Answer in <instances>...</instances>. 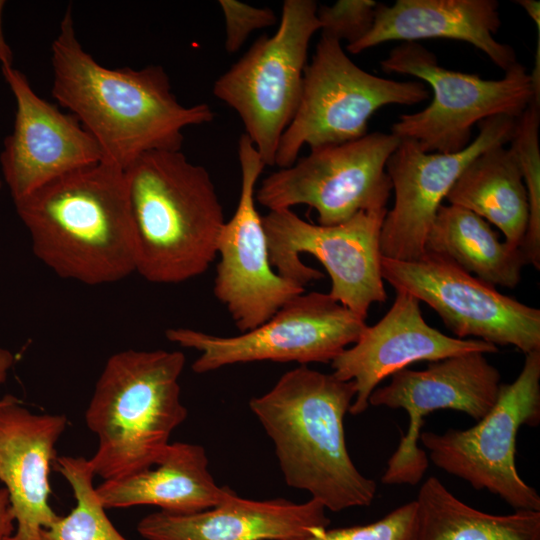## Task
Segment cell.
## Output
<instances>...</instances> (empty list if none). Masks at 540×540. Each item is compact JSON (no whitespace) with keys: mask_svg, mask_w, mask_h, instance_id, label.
<instances>
[{"mask_svg":"<svg viewBox=\"0 0 540 540\" xmlns=\"http://www.w3.org/2000/svg\"><path fill=\"white\" fill-rule=\"evenodd\" d=\"M52 96L121 169L151 151H178L183 130L213 121L206 103L180 104L161 66L108 68L81 46L69 6L52 42Z\"/></svg>","mask_w":540,"mask_h":540,"instance_id":"6da1fadb","label":"cell"},{"mask_svg":"<svg viewBox=\"0 0 540 540\" xmlns=\"http://www.w3.org/2000/svg\"><path fill=\"white\" fill-rule=\"evenodd\" d=\"M14 204L33 254L60 278L96 286L136 272L123 169L102 160L64 174Z\"/></svg>","mask_w":540,"mask_h":540,"instance_id":"7a4b0ae2","label":"cell"},{"mask_svg":"<svg viewBox=\"0 0 540 540\" xmlns=\"http://www.w3.org/2000/svg\"><path fill=\"white\" fill-rule=\"evenodd\" d=\"M355 395L353 381L300 365L249 402L273 441L286 484L333 512L369 506L377 491L346 446L344 418Z\"/></svg>","mask_w":540,"mask_h":540,"instance_id":"3957f363","label":"cell"},{"mask_svg":"<svg viewBox=\"0 0 540 540\" xmlns=\"http://www.w3.org/2000/svg\"><path fill=\"white\" fill-rule=\"evenodd\" d=\"M136 272L177 284L208 270L226 221L207 169L178 151H151L124 170Z\"/></svg>","mask_w":540,"mask_h":540,"instance_id":"277c9868","label":"cell"},{"mask_svg":"<svg viewBox=\"0 0 540 540\" xmlns=\"http://www.w3.org/2000/svg\"><path fill=\"white\" fill-rule=\"evenodd\" d=\"M183 352L119 351L108 358L85 412L98 439L89 459L103 481L124 478L158 464L172 432L187 417L179 378Z\"/></svg>","mask_w":540,"mask_h":540,"instance_id":"5b68a950","label":"cell"},{"mask_svg":"<svg viewBox=\"0 0 540 540\" xmlns=\"http://www.w3.org/2000/svg\"><path fill=\"white\" fill-rule=\"evenodd\" d=\"M386 73L415 76L432 89L430 104L402 114L391 126L399 139L415 141L428 153H454L472 141V128L482 120L505 115L518 118L532 100L540 101L527 68L517 62L497 80L447 69L417 42H402L380 62Z\"/></svg>","mask_w":540,"mask_h":540,"instance_id":"8992f818","label":"cell"},{"mask_svg":"<svg viewBox=\"0 0 540 540\" xmlns=\"http://www.w3.org/2000/svg\"><path fill=\"white\" fill-rule=\"evenodd\" d=\"M317 8L313 0L284 1L276 32L258 38L213 84V95L239 115L266 166H275L299 104L309 44L320 30Z\"/></svg>","mask_w":540,"mask_h":540,"instance_id":"52a82bcc","label":"cell"},{"mask_svg":"<svg viewBox=\"0 0 540 540\" xmlns=\"http://www.w3.org/2000/svg\"><path fill=\"white\" fill-rule=\"evenodd\" d=\"M429 97L425 83L371 74L349 58L339 41L321 35L304 71L298 107L280 138L275 165H292L305 145L314 149L359 139L380 108L414 105Z\"/></svg>","mask_w":540,"mask_h":540,"instance_id":"ba28073f","label":"cell"},{"mask_svg":"<svg viewBox=\"0 0 540 540\" xmlns=\"http://www.w3.org/2000/svg\"><path fill=\"white\" fill-rule=\"evenodd\" d=\"M388 209L359 212L331 226L316 225L291 209L262 216L272 267L303 287L323 274L302 262L300 254L318 259L331 279L329 295L363 319L374 303L387 299L382 277L381 230Z\"/></svg>","mask_w":540,"mask_h":540,"instance_id":"9c48e42d","label":"cell"},{"mask_svg":"<svg viewBox=\"0 0 540 540\" xmlns=\"http://www.w3.org/2000/svg\"><path fill=\"white\" fill-rule=\"evenodd\" d=\"M540 423V350L526 354L522 370L508 384H500L490 411L468 429L443 434L426 431L419 441L435 466L486 489L515 510L540 511V496L516 469V435L522 425Z\"/></svg>","mask_w":540,"mask_h":540,"instance_id":"30bf717a","label":"cell"},{"mask_svg":"<svg viewBox=\"0 0 540 540\" xmlns=\"http://www.w3.org/2000/svg\"><path fill=\"white\" fill-rule=\"evenodd\" d=\"M367 324L329 293L303 292L285 303L270 319L236 336H218L190 328H170L166 338L200 356L192 363L197 374L257 361L331 363L354 344Z\"/></svg>","mask_w":540,"mask_h":540,"instance_id":"8fae6325","label":"cell"},{"mask_svg":"<svg viewBox=\"0 0 540 540\" xmlns=\"http://www.w3.org/2000/svg\"><path fill=\"white\" fill-rule=\"evenodd\" d=\"M400 142L391 132L377 131L310 149L265 177L255 199L269 210L307 205L324 226L343 223L359 212L385 209L392 191L386 164Z\"/></svg>","mask_w":540,"mask_h":540,"instance_id":"7c38bea8","label":"cell"},{"mask_svg":"<svg viewBox=\"0 0 540 540\" xmlns=\"http://www.w3.org/2000/svg\"><path fill=\"white\" fill-rule=\"evenodd\" d=\"M382 277L428 304L459 339L475 337L527 354L540 350V310L500 293L450 260L424 252L414 261L382 257Z\"/></svg>","mask_w":540,"mask_h":540,"instance_id":"4fadbf2b","label":"cell"},{"mask_svg":"<svg viewBox=\"0 0 540 540\" xmlns=\"http://www.w3.org/2000/svg\"><path fill=\"white\" fill-rule=\"evenodd\" d=\"M237 151L239 200L218 237L213 292L241 333L266 322L290 299L305 292V287L272 267L262 216L255 204L256 184L266 165L246 134L240 136Z\"/></svg>","mask_w":540,"mask_h":540,"instance_id":"5bb4252c","label":"cell"},{"mask_svg":"<svg viewBox=\"0 0 540 540\" xmlns=\"http://www.w3.org/2000/svg\"><path fill=\"white\" fill-rule=\"evenodd\" d=\"M500 373L481 352H469L430 362L425 370H399L389 384L376 388L369 405L404 409L407 433L388 460L381 481L387 485L417 484L428 468V458L418 446L425 416L452 409L480 420L493 407Z\"/></svg>","mask_w":540,"mask_h":540,"instance_id":"9a60e30c","label":"cell"},{"mask_svg":"<svg viewBox=\"0 0 540 540\" xmlns=\"http://www.w3.org/2000/svg\"><path fill=\"white\" fill-rule=\"evenodd\" d=\"M515 124L505 115L486 118L469 145L454 153H428L413 140H401L386 164L395 200L382 224L384 258L414 261L424 254L429 229L456 179L479 154L509 143Z\"/></svg>","mask_w":540,"mask_h":540,"instance_id":"2e32d148","label":"cell"},{"mask_svg":"<svg viewBox=\"0 0 540 540\" xmlns=\"http://www.w3.org/2000/svg\"><path fill=\"white\" fill-rule=\"evenodd\" d=\"M1 69L16 101L13 131L0 154L14 202L64 174L103 160L98 143L73 114L38 96L21 71L13 66Z\"/></svg>","mask_w":540,"mask_h":540,"instance_id":"e0dca14e","label":"cell"},{"mask_svg":"<svg viewBox=\"0 0 540 540\" xmlns=\"http://www.w3.org/2000/svg\"><path fill=\"white\" fill-rule=\"evenodd\" d=\"M497 351V346L483 340L459 339L431 327L422 316L420 301L396 291L389 311L374 325H367L358 340L332 360L331 367L335 377L355 383L349 413L359 415L369 407V397L383 379L414 362Z\"/></svg>","mask_w":540,"mask_h":540,"instance_id":"ac0fdd59","label":"cell"},{"mask_svg":"<svg viewBox=\"0 0 540 540\" xmlns=\"http://www.w3.org/2000/svg\"><path fill=\"white\" fill-rule=\"evenodd\" d=\"M64 414L32 413L13 395L0 404V481L9 493L15 530L5 540H42L59 517L49 505L50 465Z\"/></svg>","mask_w":540,"mask_h":540,"instance_id":"d6986e66","label":"cell"},{"mask_svg":"<svg viewBox=\"0 0 540 540\" xmlns=\"http://www.w3.org/2000/svg\"><path fill=\"white\" fill-rule=\"evenodd\" d=\"M325 511L314 499L252 500L229 488L212 508L191 514L158 511L143 517L137 531L146 540H291L328 527Z\"/></svg>","mask_w":540,"mask_h":540,"instance_id":"ffe728a7","label":"cell"},{"mask_svg":"<svg viewBox=\"0 0 540 540\" xmlns=\"http://www.w3.org/2000/svg\"><path fill=\"white\" fill-rule=\"evenodd\" d=\"M500 26L496 0H397L378 3L370 30L346 50L358 54L388 41L452 39L475 46L505 72L518 61L511 45L494 38Z\"/></svg>","mask_w":540,"mask_h":540,"instance_id":"44dd1931","label":"cell"},{"mask_svg":"<svg viewBox=\"0 0 540 540\" xmlns=\"http://www.w3.org/2000/svg\"><path fill=\"white\" fill-rule=\"evenodd\" d=\"M142 472L96 487L106 509L152 505L171 514H191L216 506L229 487L219 486L209 470L203 446L170 443L163 458Z\"/></svg>","mask_w":540,"mask_h":540,"instance_id":"7402d4cb","label":"cell"},{"mask_svg":"<svg viewBox=\"0 0 540 540\" xmlns=\"http://www.w3.org/2000/svg\"><path fill=\"white\" fill-rule=\"evenodd\" d=\"M445 199L492 223L503 233L507 244L520 248L529 207L522 174L510 147L494 146L475 157Z\"/></svg>","mask_w":540,"mask_h":540,"instance_id":"603a6c76","label":"cell"},{"mask_svg":"<svg viewBox=\"0 0 540 540\" xmlns=\"http://www.w3.org/2000/svg\"><path fill=\"white\" fill-rule=\"evenodd\" d=\"M429 252L492 286L514 288L527 265L519 247L502 242L490 224L456 205H441L425 241Z\"/></svg>","mask_w":540,"mask_h":540,"instance_id":"cb8c5ba5","label":"cell"},{"mask_svg":"<svg viewBox=\"0 0 540 540\" xmlns=\"http://www.w3.org/2000/svg\"><path fill=\"white\" fill-rule=\"evenodd\" d=\"M416 540H540V511L493 515L468 506L435 476L417 499Z\"/></svg>","mask_w":540,"mask_h":540,"instance_id":"d4e9b609","label":"cell"},{"mask_svg":"<svg viewBox=\"0 0 540 540\" xmlns=\"http://www.w3.org/2000/svg\"><path fill=\"white\" fill-rule=\"evenodd\" d=\"M54 466L70 484L75 507L42 532V540H128L112 524L102 505L89 459L58 456Z\"/></svg>","mask_w":540,"mask_h":540,"instance_id":"484cf974","label":"cell"},{"mask_svg":"<svg viewBox=\"0 0 540 540\" xmlns=\"http://www.w3.org/2000/svg\"><path fill=\"white\" fill-rule=\"evenodd\" d=\"M540 101L532 100L516 119L510 140L527 192L529 218L520 246L527 264L540 268Z\"/></svg>","mask_w":540,"mask_h":540,"instance_id":"4316f807","label":"cell"},{"mask_svg":"<svg viewBox=\"0 0 540 540\" xmlns=\"http://www.w3.org/2000/svg\"><path fill=\"white\" fill-rule=\"evenodd\" d=\"M417 527L418 510L414 500L367 525L334 529L317 527L291 540H416Z\"/></svg>","mask_w":540,"mask_h":540,"instance_id":"83f0119b","label":"cell"},{"mask_svg":"<svg viewBox=\"0 0 540 540\" xmlns=\"http://www.w3.org/2000/svg\"><path fill=\"white\" fill-rule=\"evenodd\" d=\"M377 4L373 0H339L330 6L318 5L321 35L347 45L357 42L372 27Z\"/></svg>","mask_w":540,"mask_h":540,"instance_id":"f1b7e54d","label":"cell"},{"mask_svg":"<svg viewBox=\"0 0 540 540\" xmlns=\"http://www.w3.org/2000/svg\"><path fill=\"white\" fill-rule=\"evenodd\" d=\"M218 3L225 20L224 46L230 54L237 52L252 32L277 22L270 8L255 7L236 0H219Z\"/></svg>","mask_w":540,"mask_h":540,"instance_id":"f546056e","label":"cell"},{"mask_svg":"<svg viewBox=\"0 0 540 540\" xmlns=\"http://www.w3.org/2000/svg\"><path fill=\"white\" fill-rule=\"evenodd\" d=\"M15 530L14 516L11 510L9 493L7 489H0V540H5Z\"/></svg>","mask_w":540,"mask_h":540,"instance_id":"4dcf8cb0","label":"cell"},{"mask_svg":"<svg viewBox=\"0 0 540 540\" xmlns=\"http://www.w3.org/2000/svg\"><path fill=\"white\" fill-rule=\"evenodd\" d=\"M5 1L0 0V63L1 67L3 66H13V53L8 45L4 32H3V25H2V15H3V9L5 6Z\"/></svg>","mask_w":540,"mask_h":540,"instance_id":"1f68e13d","label":"cell"},{"mask_svg":"<svg viewBox=\"0 0 540 540\" xmlns=\"http://www.w3.org/2000/svg\"><path fill=\"white\" fill-rule=\"evenodd\" d=\"M15 363L14 354L6 348L0 347V384L7 379L8 372ZM1 404V399H0Z\"/></svg>","mask_w":540,"mask_h":540,"instance_id":"d6a6232c","label":"cell"},{"mask_svg":"<svg viewBox=\"0 0 540 540\" xmlns=\"http://www.w3.org/2000/svg\"><path fill=\"white\" fill-rule=\"evenodd\" d=\"M518 3L534 21L537 32H540V2L538 0H517Z\"/></svg>","mask_w":540,"mask_h":540,"instance_id":"836d02e7","label":"cell"},{"mask_svg":"<svg viewBox=\"0 0 540 540\" xmlns=\"http://www.w3.org/2000/svg\"><path fill=\"white\" fill-rule=\"evenodd\" d=\"M1 186H2V182H1V180H0V189H1Z\"/></svg>","mask_w":540,"mask_h":540,"instance_id":"e575fe53","label":"cell"}]
</instances>
